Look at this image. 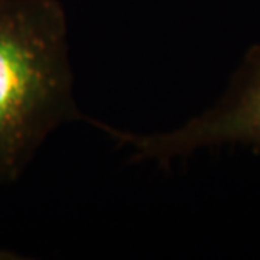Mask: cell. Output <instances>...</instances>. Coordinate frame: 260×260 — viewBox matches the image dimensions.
Wrapping results in <instances>:
<instances>
[{
    "label": "cell",
    "instance_id": "obj_1",
    "mask_svg": "<svg viewBox=\"0 0 260 260\" xmlns=\"http://www.w3.org/2000/svg\"><path fill=\"white\" fill-rule=\"evenodd\" d=\"M84 119L62 9L52 0H0V188L18 181L58 126Z\"/></svg>",
    "mask_w": 260,
    "mask_h": 260
},
{
    "label": "cell",
    "instance_id": "obj_2",
    "mask_svg": "<svg viewBox=\"0 0 260 260\" xmlns=\"http://www.w3.org/2000/svg\"><path fill=\"white\" fill-rule=\"evenodd\" d=\"M95 129L130 150L135 162L169 165L210 146L240 143L260 152V45L251 47L233 77L227 93L214 107L181 127L153 135H138L87 117Z\"/></svg>",
    "mask_w": 260,
    "mask_h": 260
}]
</instances>
